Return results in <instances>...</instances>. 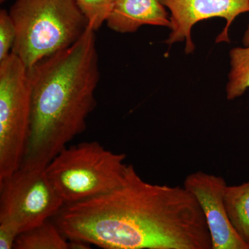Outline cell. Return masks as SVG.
<instances>
[{"instance_id":"1","label":"cell","mask_w":249,"mask_h":249,"mask_svg":"<svg viewBox=\"0 0 249 249\" xmlns=\"http://www.w3.org/2000/svg\"><path fill=\"white\" fill-rule=\"evenodd\" d=\"M54 222L68 240L106 249H213L204 213L184 187L152 184L127 165L106 194L65 204Z\"/></svg>"},{"instance_id":"2","label":"cell","mask_w":249,"mask_h":249,"mask_svg":"<svg viewBox=\"0 0 249 249\" xmlns=\"http://www.w3.org/2000/svg\"><path fill=\"white\" fill-rule=\"evenodd\" d=\"M28 76L31 125L21 167L45 169L84 132L96 106L100 71L95 31L89 25L74 45L37 62Z\"/></svg>"},{"instance_id":"3","label":"cell","mask_w":249,"mask_h":249,"mask_svg":"<svg viewBox=\"0 0 249 249\" xmlns=\"http://www.w3.org/2000/svg\"><path fill=\"white\" fill-rule=\"evenodd\" d=\"M9 14L16 29L11 52L28 70L74 45L89 25L76 0H16Z\"/></svg>"},{"instance_id":"4","label":"cell","mask_w":249,"mask_h":249,"mask_svg":"<svg viewBox=\"0 0 249 249\" xmlns=\"http://www.w3.org/2000/svg\"><path fill=\"white\" fill-rule=\"evenodd\" d=\"M126 155L106 150L99 142L65 147L46 168L54 189L65 204L106 194L124 181Z\"/></svg>"},{"instance_id":"5","label":"cell","mask_w":249,"mask_h":249,"mask_svg":"<svg viewBox=\"0 0 249 249\" xmlns=\"http://www.w3.org/2000/svg\"><path fill=\"white\" fill-rule=\"evenodd\" d=\"M31 116L28 69L11 52L0 61V181L22 165Z\"/></svg>"},{"instance_id":"6","label":"cell","mask_w":249,"mask_h":249,"mask_svg":"<svg viewBox=\"0 0 249 249\" xmlns=\"http://www.w3.org/2000/svg\"><path fill=\"white\" fill-rule=\"evenodd\" d=\"M45 169L20 167L0 181V223L20 234L58 213L65 204Z\"/></svg>"},{"instance_id":"7","label":"cell","mask_w":249,"mask_h":249,"mask_svg":"<svg viewBox=\"0 0 249 249\" xmlns=\"http://www.w3.org/2000/svg\"><path fill=\"white\" fill-rule=\"evenodd\" d=\"M170 12V33L165 43L171 46L185 42V52L193 53L196 45L192 29L205 19L221 18L227 24L216 38L217 43L230 42L229 28L241 14L249 12V0H160Z\"/></svg>"},{"instance_id":"8","label":"cell","mask_w":249,"mask_h":249,"mask_svg":"<svg viewBox=\"0 0 249 249\" xmlns=\"http://www.w3.org/2000/svg\"><path fill=\"white\" fill-rule=\"evenodd\" d=\"M227 186L222 177L201 171L190 174L183 182V187L195 196L204 213L213 249H249L229 220L224 199Z\"/></svg>"},{"instance_id":"9","label":"cell","mask_w":249,"mask_h":249,"mask_svg":"<svg viewBox=\"0 0 249 249\" xmlns=\"http://www.w3.org/2000/svg\"><path fill=\"white\" fill-rule=\"evenodd\" d=\"M106 23L121 34L136 32L144 25L170 27L169 15L160 0H116Z\"/></svg>"},{"instance_id":"10","label":"cell","mask_w":249,"mask_h":249,"mask_svg":"<svg viewBox=\"0 0 249 249\" xmlns=\"http://www.w3.org/2000/svg\"><path fill=\"white\" fill-rule=\"evenodd\" d=\"M224 199L232 227L249 246V181L235 186L227 185Z\"/></svg>"},{"instance_id":"11","label":"cell","mask_w":249,"mask_h":249,"mask_svg":"<svg viewBox=\"0 0 249 249\" xmlns=\"http://www.w3.org/2000/svg\"><path fill=\"white\" fill-rule=\"evenodd\" d=\"M16 249H69V240L55 222L49 219L21 232L15 242Z\"/></svg>"},{"instance_id":"12","label":"cell","mask_w":249,"mask_h":249,"mask_svg":"<svg viewBox=\"0 0 249 249\" xmlns=\"http://www.w3.org/2000/svg\"><path fill=\"white\" fill-rule=\"evenodd\" d=\"M230 71L226 93L229 101L243 96L249 88V46L235 47L229 53Z\"/></svg>"},{"instance_id":"13","label":"cell","mask_w":249,"mask_h":249,"mask_svg":"<svg viewBox=\"0 0 249 249\" xmlns=\"http://www.w3.org/2000/svg\"><path fill=\"white\" fill-rule=\"evenodd\" d=\"M78 7L95 31L106 22L116 0H76Z\"/></svg>"},{"instance_id":"14","label":"cell","mask_w":249,"mask_h":249,"mask_svg":"<svg viewBox=\"0 0 249 249\" xmlns=\"http://www.w3.org/2000/svg\"><path fill=\"white\" fill-rule=\"evenodd\" d=\"M16 38L14 21L6 10L0 11V61L7 58L12 52Z\"/></svg>"},{"instance_id":"15","label":"cell","mask_w":249,"mask_h":249,"mask_svg":"<svg viewBox=\"0 0 249 249\" xmlns=\"http://www.w3.org/2000/svg\"><path fill=\"white\" fill-rule=\"evenodd\" d=\"M19 234L17 229L11 224L0 223V249H14Z\"/></svg>"},{"instance_id":"16","label":"cell","mask_w":249,"mask_h":249,"mask_svg":"<svg viewBox=\"0 0 249 249\" xmlns=\"http://www.w3.org/2000/svg\"><path fill=\"white\" fill-rule=\"evenodd\" d=\"M91 245L87 242L79 240H69V249H91Z\"/></svg>"},{"instance_id":"17","label":"cell","mask_w":249,"mask_h":249,"mask_svg":"<svg viewBox=\"0 0 249 249\" xmlns=\"http://www.w3.org/2000/svg\"><path fill=\"white\" fill-rule=\"evenodd\" d=\"M242 44L245 47L249 46V24L245 34H244L243 38H242Z\"/></svg>"},{"instance_id":"18","label":"cell","mask_w":249,"mask_h":249,"mask_svg":"<svg viewBox=\"0 0 249 249\" xmlns=\"http://www.w3.org/2000/svg\"><path fill=\"white\" fill-rule=\"evenodd\" d=\"M6 0H0V2L1 3H4V1H6Z\"/></svg>"}]
</instances>
